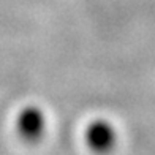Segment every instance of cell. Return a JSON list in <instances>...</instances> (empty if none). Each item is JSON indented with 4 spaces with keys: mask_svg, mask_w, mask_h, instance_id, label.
<instances>
[{
    "mask_svg": "<svg viewBox=\"0 0 155 155\" xmlns=\"http://www.w3.org/2000/svg\"><path fill=\"white\" fill-rule=\"evenodd\" d=\"M87 143L97 153H106L114 146V133L106 124H94L87 131Z\"/></svg>",
    "mask_w": 155,
    "mask_h": 155,
    "instance_id": "6da1fadb",
    "label": "cell"
},
{
    "mask_svg": "<svg viewBox=\"0 0 155 155\" xmlns=\"http://www.w3.org/2000/svg\"><path fill=\"white\" fill-rule=\"evenodd\" d=\"M18 131L25 141H37L43 131V120L40 114L33 111H25L18 119Z\"/></svg>",
    "mask_w": 155,
    "mask_h": 155,
    "instance_id": "7a4b0ae2",
    "label": "cell"
}]
</instances>
